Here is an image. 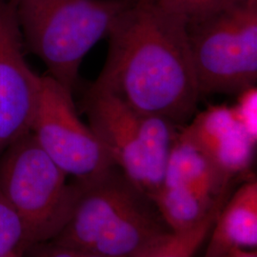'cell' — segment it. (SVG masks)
<instances>
[{"instance_id": "obj_11", "label": "cell", "mask_w": 257, "mask_h": 257, "mask_svg": "<svg viewBox=\"0 0 257 257\" xmlns=\"http://www.w3.org/2000/svg\"><path fill=\"white\" fill-rule=\"evenodd\" d=\"M231 181L179 128L162 185L183 187L211 201H218L228 196Z\"/></svg>"}, {"instance_id": "obj_12", "label": "cell", "mask_w": 257, "mask_h": 257, "mask_svg": "<svg viewBox=\"0 0 257 257\" xmlns=\"http://www.w3.org/2000/svg\"><path fill=\"white\" fill-rule=\"evenodd\" d=\"M152 199L172 231L182 232L197 226L228 196L211 201L183 187L162 185Z\"/></svg>"}, {"instance_id": "obj_4", "label": "cell", "mask_w": 257, "mask_h": 257, "mask_svg": "<svg viewBox=\"0 0 257 257\" xmlns=\"http://www.w3.org/2000/svg\"><path fill=\"white\" fill-rule=\"evenodd\" d=\"M82 110L113 164L153 198L163 183L178 125L159 115L139 112L91 86L84 94Z\"/></svg>"}, {"instance_id": "obj_5", "label": "cell", "mask_w": 257, "mask_h": 257, "mask_svg": "<svg viewBox=\"0 0 257 257\" xmlns=\"http://www.w3.org/2000/svg\"><path fill=\"white\" fill-rule=\"evenodd\" d=\"M67 178L31 133L0 156V190L23 222L29 248L54 240L70 219L78 188Z\"/></svg>"}, {"instance_id": "obj_16", "label": "cell", "mask_w": 257, "mask_h": 257, "mask_svg": "<svg viewBox=\"0 0 257 257\" xmlns=\"http://www.w3.org/2000/svg\"><path fill=\"white\" fill-rule=\"evenodd\" d=\"M236 105L232 107L242 126L247 130L248 134L257 138L256 87L249 88L237 94Z\"/></svg>"}, {"instance_id": "obj_18", "label": "cell", "mask_w": 257, "mask_h": 257, "mask_svg": "<svg viewBox=\"0 0 257 257\" xmlns=\"http://www.w3.org/2000/svg\"><path fill=\"white\" fill-rule=\"evenodd\" d=\"M225 257H257L256 249H248V248H237Z\"/></svg>"}, {"instance_id": "obj_15", "label": "cell", "mask_w": 257, "mask_h": 257, "mask_svg": "<svg viewBox=\"0 0 257 257\" xmlns=\"http://www.w3.org/2000/svg\"><path fill=\"white\" fill-rule=\"evenodd\" d=\"M159 5L183 17L189 23L207 18L239 0H155Z\"/></svg>"}, {"instance_id": "obj_17", "label": "cell", "mask_w": 257, "mask_h": 257, "mask_svg": "<svg viewBox=\"0 0 257 257\" xmlns=\"http://www.w3.org/2000/svg\"><path fill=\"white\" fill-rule=\"evenodd\" d=\"M25 257H104L96 253L56 244L55 242H46L37 244L25 252Z\"/></svg>"}, {"instance_id": "obj_1", "label": "cell", "mask_w": 257, "mask_h": 257, "mask_svg": "<svg viewBox=\"0 0 257 257\" xmlns=\"http://www.w3.org/2000/svg\"><path fill=\"white\" fill-rule=\"evenodd\" d=\"M107 37V59L91 87L178 126L193 116L201 94L183 17L155 0H131Z\"/></svg>"}, {"instance_id": "obj_19", "label": "cell", "mask_w": 257, "mask_h": 257, "mask_svg": "<svg viewBox=\"0 0 257 257\" xmlns=\"http://www.w3.org/2000/svg\"><path fill=\"white\" fill-rule=\"evenodd\" d=\"M0 257H25L24 253H20V252H16V253H11V254H7L4 256Z\"/></svg>"}, {"instance_id": "obj_2", "label": "cell", "mask_w": 257, "mask_h": 257, "mask_svg": "<svg viewBox=\"0 0 257 257\" xmlns=\"http://www.w3.org/2000/svg\"><path fill=\"white\" fill-rule=\"evenodd\" d=\"M74 182V211L52 242L104 257H140L173 233L154 200L116 166L91 181Z\"/></svg>"}, {"instance_id": "obj_8", "label": "cell", "mask_w": 257, "mask_h": 257, "mask_svg": "<svg viewBox=\"0 0 257 257\" xmlns=\"http://www.w3.org/2000/svg\"><path fill=\"white\" fill-rule=\"evenodd\" d=\"M11 0H0V156L31 133L41 75L27 63Z\"/></svg>"}, {"instance_id": "obj_9", "label": "cell", "mask_w": 257, "mask_h": 257, "mask_svg": "<svg viewBox=\"0 0 257 257\" xmlns=\"http://www.w3.org/2000/svg\"><path fill=\"white\" fill-rule=\"evenodd\" d=\"M181 131L230 180L245 174L253 161L256 138L242 126L232 107L211 106Z\"/></svg>"}, {"instance_id": "obj_10", "label": "cell", "mask_w": 257, "mask_h": 257, "mask_svg": "<svg viewBox=\"0 0 257 257\" xmlns=\"http://www.w3.org/2000/svg\"><path fill=\"white\" fill-rule=\"evenodd\" d=\"M203 257H225L237 248L256 249L257 182L242 184L226 200L210 231Z\"/></svg>"}, {"instance_id": "obj_14", "label": "cell", "mask_w": 257, "mask_h": 257, "mask_svg": "<svg viewBox=\"0 0 257 257\" xmlns=\"http://www.w3.org/2000/svg\"><path fill=\"white\" fill-rule=\"evenodd\" d=\"M28 248L23 222L0 190V256L16 252L25 254Z\"/></svg>"}, {"instance_id": "obj_7", "label": "cell", "mask_w": 257, "mask_h": 257, "mask_svg": "<svg viewBox=\"0 0 257 257\" xmlns=\"http://www.w3.org/2000/svg\"><path fill=\"white\" fill-rule=\"evenodd\" d=\"M31 134L52 161L74 181L88 182L115 165L100 140L79 118L73 92L41 75Z\"/></svg>"}, {"instance_id": "obj_13", "label": "cell", "mask_w": 257, "mask_h": 257, "mask_svg": "<svg viewBox=\"0 0 257 257\" xmlns=\"http://www.w3.org/2000/svg\"><path fill=\"white\" fill-rule=\"evenodd\" d=\"M224 205V204H223ZM217 207L197 226L182 232H173L140 257H193L209 237L222 206Z\"/></svg>"}, {"instance_id": "obj_3", "label": "cell", "mask_w": 257, "mask_h": 257, "mask_svg": "<svg viewBox=\"0 0 257 257\" xmlns=\"http://www.w3.org/2000/svg\"><path fill=\"white\" fill-rule=\"evenodd\" d=\"M24 45L73 92L84 57L108 37L131 0H11Z\"/></svg>"}, {"instance_id": "obj_6", "label": "cell", "mask_w": 257, "mask_h": 257, "mask_svg": "<svg viewBox=\"0 0 257 257\" xmlns=\"http://www.w3.org/2000/svg\"><path fill=\"white\" fill-rule=\"evenodd\" d=\"M200 94L256 87L257 0H239L188 24Z\"/></svg>"}]
</instances>
